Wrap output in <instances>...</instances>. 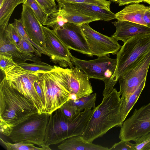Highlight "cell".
<instances>
[{
	"mask_svg": "<svg viewBox=\"0 0 150 150\" xmlns=\"http://www.w3.org/2000/svg\"><path fill=\"white\" fill-rule=\"evenodd\" d=\"M12 24L15 28L22 38L32 44L35 48L40 51L42 54L47 55L45 50L42 47L38 46L34 43L27 34L21 19H15L14 22L12 23Z\"/></svg>",
	"mask_w": 150,
	"mask_h": 150,
	"instance_id": "4316f807",
	"label": "cell"
},
{
	"mask_svg": "<svg viewBox=\"0 0 150 150\" xmlns=\"http://www.w3.org/2000/svg\"><path fill=\"white\" fill-rule=\"evenodd\" d=\"M143 20L146 26L150 28V6L145 11Z\"/></svg>",
	"mask_w": 150,
	"mask_h": 150,
	"instance_id": "74e56055",
	"label": "cell"
},
{
	"mask_svg": "<svg viewBox=\"0 0 150 150\" xmlns=\"http://www.w3.org/2000/svg\"><path fill=\"white\" fill-rule=\"evenodd\" d=\"M110 0L112 1L113 2H116V3H119L120 1V0Z\"/></svg>",
	"mask_w": 150,
	"mask_h": 150,
	"instance_id": "ab89813d",
	"label": "cell"
},
{
	"mask_svg": "<svg viewBox=\"0 0 150 150\" xmlns=\"http://www.w3.org/2000/svg\"><path fill=\"white\" fill-rule=\"evenodd\" d=\"M61 150H108L109 149L89 142L81 135L74 136L64 141L57 146Z\"/></svg>",
	"mask_w": 150,
	"mask_h": 150,
	"instance_id": "ffe728a7",
	"label": "cell"
},
{
	"mask_svg": "<svg viewBox=\"0 0 150 150\" xmlns=\"http://www.w3.org/2000/svg\"><path fill=\"white\" fill-rule=\"evenodd\" d=\"M58 3H77L96 5L110 10V1L106 0H56Z\"/></svg>",
	"mask_w": 150,
	"mask_h": 150,
	"instance_id": "1f68e13d",
	"label": "cell"
},
{
	"mask_svg": "<svg viewBox=\"0 0 150 150\" xmlns=\"http://www.w3.org/2000/svg\"><path fill=\"white\" fill-rule=\"evenodd\" d=\"M134 142L135 150H150V132L137 138Z\"/></svg>",
	"mask_w": 150,
	"mask_h": 150,
	"instance_id": "d6a6232c",
	"label": "cell"
},
{
	"mask_svg": "<svg viewBox=\"0 0 150 150\" xmlns=\"http://www.w3.org/2000/svg\"><path fill=\"white\" fill-rule=\"evenodd\" d=\"M1 141L8 150H43L42 147H38L33 144L17 142L12 143L5 142L0 139Z\"/></svg>",
	"mask_w": 150,
	"mask_h": 150,
	"instance_id": "83f0119b",
	"label": "cell"
},
{
	"mask_svg": "<svg viewBox=\"0 0 150 150\" xmlns=\"http://www.w3.org/2000/svg\"><path fill=\"white\" fill-rule=\"evenodd\" d=\"M149 51L150 33L137 35L124 43L116 54V67L110 79L112 83L115 85L130 65Z\"/></svg>",
	"mask_w": 150,
	"mask_h": 150,
	"instance_id": "8992f818",
	"label": "cell"
},
{
	"mask_svg": "<svg viewBox=\"0 0 150 150\" xmlns=\"http://www.w3.org/2000/svg\"><path fill=\"white\" fill-rule=\"evenodd\" d=\"M147 0V1H150V0Z\"/></svg>",
	"mask_w": 150,
	"mask_h": 150,
	"instance_id": "7bdbcfd3",
	"label": "cell"
},
{
	"mask_svg": "<svg viewBox=\"0 0 150 150\" xmlns=\"http://www.w3.org/2000/svg\"><path fill=\"white\" fill-rule=\"evenodd\" d=\"M52 70L40 71L38 82L42 95L45 112L50 114L70 99L64 68L56 65Z\"/></svg>",
	"mask_w": 150,
	"mask_h": 150,
	"instance_id": "3957f363",
	"label": "cell"
},
{
	"mask_svg": "<svg viewBox=\"0 0 150 150\" xmlns=\"http://www.w3.org/2000/svg\"><path fill=\"white\" fill-rule=\"evenodd\" d=\"M24 69L33 71H47L52 70L54 66H52L42 61L27 63L26 62L17 63Z\"/></svg>",
	"mask_w": 150,
	"mask_h": 150,
	"instance_id": "484cf974",
	"label": "cell"
},
{
	"mask_svg": "<svg viewBox=\"0 0 150 150\" xmlns=\"http://www.w3.org/2000/svg\"><path fill=\"white\" fill-rule=\"evenodd\" d=\"M47 13H50L57 8L55 0H35Z\"/></svg>",
	"mask_w": 150,
	"mask_h": 150,
	"instance_id": "e575fe53",
	"label": "cell"
},
{
	"mask_svg": "<svg viewBox=\"0 0 150 150\" xmlns=\"http://www.w3.org/2000/svg\"><path fill=\"white\" fill-rule=\"evenodd\" d=\"M134 144L129 141L121 140L119 142L115 143L110 148L109 150H135Z\"/></svg>",
	"mask_w": 150,
	"mask_h": 150,
	"instance_id": "8d00e7d4",
	"label": "cell"
},
{
	"mask_svg": "<svg viewBox=\"0 0 150 150\" xmlns=\"http://www.w3.org/2000/svg\"><path fill=\"white\" fill-rule=\"evenodd\" d=\"M120 96L119 92L114 88L109 94L103 96L101 103L96 107L80 135L92 143L111 128L121 127L123 122L121 118V109L124 100Z\"/></svg>",
	"mask_w": 150,
	"mask_h": 150,
	"instance_id": "7a4b0ae2",
	"label": "cell"
},
{
	"mask_svg": "<svg viewBox=\"0 0 150 150\" xmlns=\"http://www.w3.org/2000/svg\"><path fill=\"white\" fill-rule=\"evenodd\" d=\"M55 31L69 50L93 56L81 26L67 23Z\"/></svg>",
	"mask_w": 150,
	"mask_h": 150,
	"instance_id": "4fadbf2b",
	"label": "cell"
},
{
	"mask_svg": "<svg viewBox=\"0 0 150 150\" xmlns=\"http://www.w3.org/2000/svg\"><path fill=\"white\" fill-rule=\"evenodd\" d=\"M58 6L72 11L98 18L100 21H108L116 19V14L110 10L95 5L65 3H58Z\"/></svg>",
	"mask_w": 150,
	"mask_h": 150,
	"instance_id": "2e32d148",
	"label": "cell"
},
{
	"mask_svg": "<svg viewBox=\"0 0 150 150\" xmlns=\"http://www.w3.org/2000/svg\"><path fill=\"white\" fill-rule=\"evenodd\" d=\"M46 45L45 50L51 61L63 68H73L71 60L69 50L57 34L55 31L42 25Z\"/></svg>",
	"mask_w": 150,
	"mask_h": 150,
	"instance_id": "7c38bea8",
	"label": "cell"
},
{
	"mask_svg": "<svg viewBox=\"0 0 150 150\" xmlns=\"http://www.w3.org/2000/svg\"><path fill=\"white\" fill-rule=\"evenodd\" d=\"M25 4L31 8L39 21L43 25L46 19L47 13L35 0H27Z\"/></svg>",
	"mask_w": 150,
	"mask_h": 150,
	"instance_id": "f546056e",
	"label": "cell"
},
{
	"mask_svg": "<svg viewBox=\"0 0 150 150\" xmlns=\"http://www.w3.org/2000/svg\"><path fill=\"white\" fill-rule=\"evenodd\" d=\"M67 22L59 13L58 8L47 13V16L43 25L56 31Z\"/></svg>",
	"mask_w": 150,
	"mask_h": 150,
	"instance_id": "cb8c5ba5",
	"label": "cell"
},
{
	"mask_svg": "<svg viewBox=\"0 0 150 150\" xmlns=\"http://www.w3.org/2000/svg\"><path fill=\"white\" fill-rule=\"evenodd\" d=\"M116 28L111 36L117 41L124 43L131 37L141 33H150V28L144 25L130 21L118 20L112 22Z\"/></svg>",
	"mask_w": 150,
	"mask_h": 150,
	"instance_id": "e0dca14e",
	"label": "cell"
},
{
	"mask_svg": "<svg viewBox=\"0 0 150 150\" xmlns=\"http://www.w3.org/2000/svg\"><path fill=\"white\" fill-rule=\"evenodd\" d=\"M65 79L69 90L77 99L91 94L92 87L88 76L76 66L64 69Z\"/></svg>",
	"mask_w": 150,
	"mask_h": 150,
	"instance_id": "5bb4252c",
	"label": "cell"
},
{
	"mask_svg": "<svg viewBox=\"0 0 150 150\" xmlns=\"http://www.w3.org/2000/svg\"><path fill=\"white\" fill-rule=\"evenodd\" d=\"M59 108L66 117L71 119L81 112L78 111L74 100L71 99L66 101Z\"/></svg>",
	"mask_w": 150,
	"mask_h": 150,
	"instance_id": "4dcf8cb0",
	"label": "cell"
},
{
	"mask_svg": "<svg viewBox=\"0 0 150 150\" xmlns=\"http://www.w3.org/2000/svg\"><path fill=\"white\" fill-rule=\"evenodd\" d=\"M18 48L21 51L28 53H34L40 57L42 54L33 45L23 38L21 39Z\"/></svg>",
	"mask_w": 150,
	"mask_h": 150,
	"instance_id": "836d02e7",
	"label": "cell"
},
{
	"mask_svg": "<svg viewBox=\"0 0 150 150\" xmlns=\"http://www.w3.org/2000/svg\"><path fill=\"white\" fill-rule=\"evenodd\" d=\"M150 65V51L139 58L119 78V91L124 99L133 93L146 79Z\"/></svg>",
	"mask_w": 150,
	"mask_h": 150,
	"instance_id": "9c48e42d",
	"label": "cell"
},
{
	"mask_svg": "<svg viewBox=\"0 0 150 150\" xmlns=\"http://www.w3.org/2000/svg\"><path fill=\"white\" fill-rule=\"evenodd\" d=\"M58 9L60 13L67 23L81 26L84 24L100 21L98 18L72 11L59 6Z\"/></svg>",
	"mask_w": 150,
	"mask_h": 150,
	"instance_id": "7402d4cb",
	"label": "cell"
},
{
	"mask_svg": "<svg viewBox=\"0 0 150 150\" xmlns=\"http://www.w3.org/2000/svg\"><path fill=\"white\" fill-rule=\"evenodd\" d=\"M4 37L8 42L17 47L22 38L12 23L8 24L5 31Z\"/></svg>",
	"mask_w": 150,
	"mask_h": 150,
	"instance_id": "f1b7e54d",
	"label": "cell"
},
{
	"mask_svg": "<svg viewBox=\"0 0 150 150\" xmlns=\"http://www.w3.org/2000/svg\"><path fill=\"white\" fill-rule=\"evenodd\" d=\"M4 0H0V5H1L2 4Z\"/></svg>",
	"mask_w": 150,
	"mask_h": 150,
	"instance_id": "60d3db41",
	"label": "cell"
},
{
	"mask_svg": "<svg viewBox=\"0 0 150 150\" xmlns=\"http://www.w3.org/2000/svg\"><path fill=\"white\" fill-rule=\"evenodd\" d=\"M96 97L97 94L94 93L73 100L78 111L81 112L86 108H95Z\"/></svg>",
	"mask_w": 150,
	"mask_h": 150,
	"instance_id": "d4e9b609",
	"label": "cell"
},
{
	"mask_svg": "<svg viewBox=\"0 0 150 150\" xmlns=\"http://www.w3.org/2000/svg\"><path fill=\"white\" fill-rule=\"evenodd\" d=\"M71 60L90 78L103 81L107 84L114 74L117 65L116 58H111L107 55L98 57L96 59L86 60L76 57L70 54Z\"/></svg>",
	"mask_w": 150,
	"mask_h": 150,
	"instance_id": "30bf717a",
	"label": "cell"
},
{
	"mask_svg": "<svg viewBox=\"0 0 150 150\" xmlns=\"http://www.w3.org/2000/svg\"><path fill=\"white\" fill-rule=\"evenodd\" d=\"M89 117L85 111L72 119H69L59 108L51 113L47 126L44 140L49 146L59 144L70 137L81 135L86 127Z\"/></svg>",
	"mask_w": 150,
	"mask_h": 150,
	"instance_id": "277c9868",
	"label": "cell"
},
{
	"mask_svg": "<svg viewBox=\"0 0 150 150\" xmlns=\"http://www.w3.org/2000/svg\"><path fill=\"white\" fill-rule=\"evenodd\" d=\"M38 113L33 102L11 86L4 77L0 84L1 133L9 136L14 126Z\"/></svg>",
	"mask_w": 150,
	"mask_h": 150,
	"instance_id": "6da1fadb",
	"label": "cell"
},
{
	"mask_svg": "<svg viewBox=\"0 0 150 150\" xmlns=\"http://www.w3.org/2000/svg\"><path fill=\"white\" fill-rule=\"evenodd\" d=\"M146 81V79L133 93L124 99L121 109V118L123 122L138 99L145 86Z\"/></svg>",
	"mask_w": 150,
	"mask_h": 150,
	"instance_id": "603a6c76",
	"label": "cell"
},
{
	"mask_svg": "<svg viewBox=\"0 0 150 150\" xmlns=\"http://www.w3.org/2000/svg\"><path fill=\"white\" fill-rule=\"evenodd\" d=\"M39 71L25 70L16 63L3 72L8 84L32 101L39 113L45 112L43 103L34 87Z\"/></svg>",
	"mask_w": 150,
	"mask_h": 150,
	"instance_id": "52a82bcc",
	"label": "cell"
},
{
	"mask_svg": "<svg viewBox=\"0 0 150 150\" xmlns=\"http://www.w3.org/2000/svg\"><path fill=\"white\" fill-rule=\"evenodd\" d=\"M146 2V3H147L148 4H149L150 6V1H147Z\"/></svg>",
	"mask_w": 150,
	"mask_h": 150,
	"instance_id": "b9f144b4",
	"label": "cell"
},
{
	"mask_svg": "<svg viewBox=\"0 0 150 150\" xmlns=\"http://www.w3.org/2000/svg\"><path fill=\"white\" fill-rule=\"evenodd\" d=\"M21 20L28 36L34 43L45 50L46 45L42 25L31 8L26 4H22Z\"/></svg>",
	"mask_w": 150,
	"mask_h": 150,
	"instance_id": "9a60e30c",
	"label": "cell"
},
{
	"mask_svg": "<svg viewBox=\"0 0 150 150\" xmlns=\"http://www.w3.org/2000/svg\"><path fill=\"white\" fill-rule=\"evenodd\" d=\"M27 0H4L0 5V37L4 36L10 18L15 8L19 4H25Z\"/></svg>",
	"mask_w": 150,
	"mask_h": 150,
	"instance_id": "44dd1931",
	"label": "cell"
},
{
	"mask_svg": "<svg viewBox=\"0 0 150 150\" xmlns=\"http://www.w3.org/2000/svg\"><path fill=\"white\" fill-rule=\"evenodd\" d=\"M149 7L139 3H134L126 6L116 13L118 20L127 21L145 25L143 20L145 11Z\"/></svg>",
	"mask_w": 150,
	"mask_h": 150,
	"instance_id": "d6986e66",
	"label": "cell"
},
{
	"mask_svg": "<svg viewBox=\"0 0 150 150\" xmlns=\"http://www.w3.org/2000/svg\"><path fill=\"white\" fill-rule=\"evenodd\" d=\"M50 114L39 113L14 126L8 137L14 143L33 144L43 150H51L44 143L47 126Z\"/></svg>",
	"mask_w": 150,
	"mask_h": 150,
	"instance_id": "5b68a950",
	"label": "cell"
},
{
	"mask_svg": "<svg viewBox=\"0 0 150 150\" xmlns=\"http://www.w3.org/2000/svg\"><path fill=\"white\" fill-rule=\"evenodd\" d=\"M81 26L93 56L98 57L110 54L115 55L121 48V46L116 40L96 31L89 23L83 24Z\"/></svg>",
	"mask_w": 150,
	"mask_h": 150,
	"instance_id": "8fae6325",
	"label": "cell"
},
{
	"mask_svg": "<svg viewBox=\"0 0 150 150\" xmlns=\"http://www.w3.org/2000/svg\"><path fill=\"white\" fill-rule=\"evenodd\" d=\"M16 63L11 56L0 54V68L3 71Z\"/></svg>",
	"mask_w": 150,
	"mask_h": 150,
	"instance_id": "d590c367",
	"label": "cell"
},
{
	"mask_svg": "<svg viewBox=\"0 0 150 150\" xmlns=\"http://www.w3.org/2000/svg\"><path fill=\"white\" fill-rule=\"evenodd\" d=\"M119 134L120 140L134 141L150 132V102L138 109L125 120Z\"/></svg>",
	"mask_w": 150,
	"mask_h": 150,
	"instance_id": "ba28073f",
	"label": "cell"
},
{
	"mask_svg": "<svg viewBox=\"0 0 150 150\" xmlns=\"http://www.w3.org/2000/svg\"><path fill=\"white\" fill-rule=\"evenodd\" d=\"M0 54L11 56L16 63L27 61L33 62L41 61L40 57L33 53L21 51L16 46L8 42L4 37H0Z\"/></svg>",
	"mask_w": 150,
	"mask_h": 150,
	"instance_id": "ac0fdd59",
	"label": "cell"
},
{
	"mask_svg": "<svg viewBox=\"0 0 150 150\" xmlns=\"http://www.w3.org/2000/svg\"><path fill=\"white\" fill-rule=\"evenodd\" d=\"M146 0H120L119 6H122L131 3H139L142 2H146Z\"/></svg>",
	"mask_w": 150,
	"mask_h": 150,
	"instance_id": "f35d334b",
	"label": "cell"
}]
</instances>
